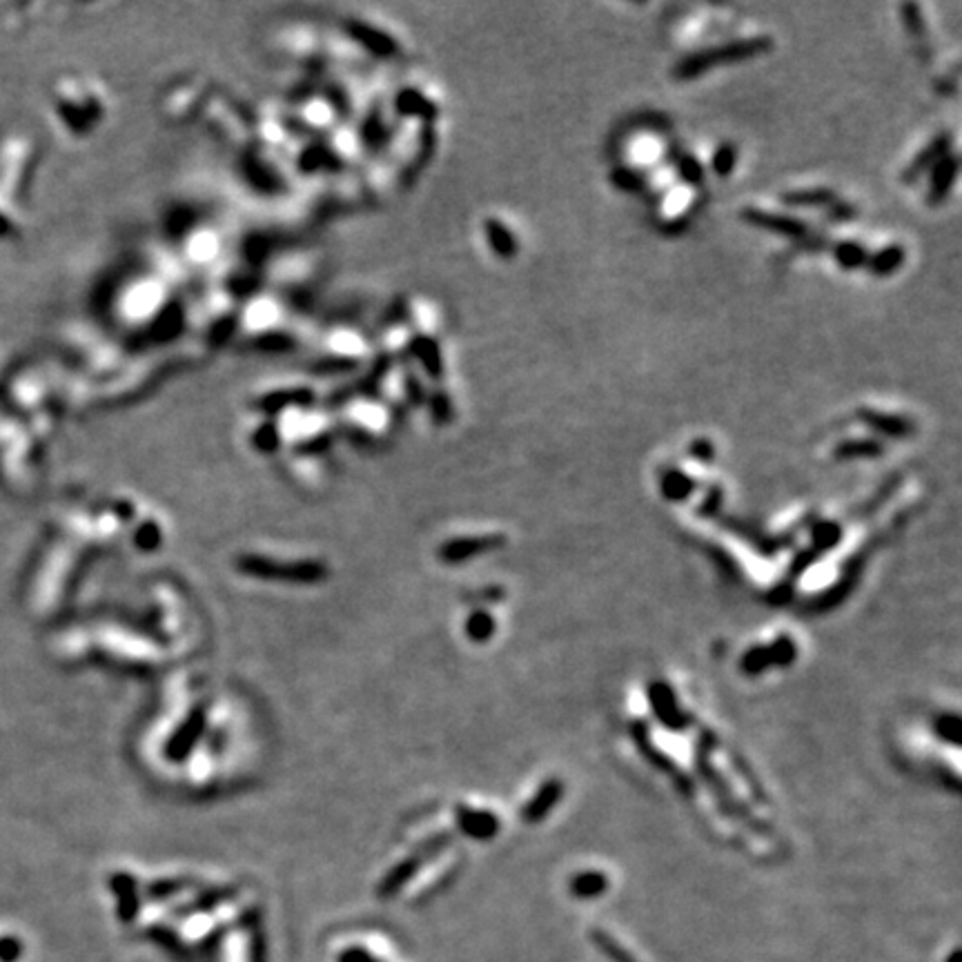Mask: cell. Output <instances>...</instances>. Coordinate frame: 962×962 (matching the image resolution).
<instances>
[{"instance_id": "cell-18", "label": "cell", "mask_w": 962, "mask_h": 962, "mask_svg": "<svg viewBox=\"0 0 962 962\" xmlns=\"http://www.w3.org/2000/svg\"><path fill=\"white\" fill-rule=\"evenodd\" d=\"M609 889V877L601 871H579L571 880V894L582 900L600 898Z\"/></svg>"}, {"instance_id": "cell-6", "label": "cell", "mask_w": 962, "mask_h": 962, "mask_svg": "<svg viewBox=\"0 0 962 962\" xmlns=\"http://www.w3.org/2000/svg\"><path fill=\"white\" fill-rule=\"evenodd\" d=\"M951 147H954V132H951V129H942V132H938L931 141L924 145L918 154H915L913 161L909 163L907 170L903 172V183H907V185L918 183V181L922 179V176L927 174V172L931 170L938 161H940V158H945L947 154H951Z\"/></svg>"}, {"instance_id": "cell-25", "label": "cell", "mask_w": 962, "mask_h": 962, "mask_svg": "<svg viewBox=\"0 0 962 962\" xmlns=\"http://www.w3.org/2000/svg\"><path fill=\"white\" fill-rule=\"evenodd\" d=\"M737 156H740V152H737V145L735 143H722L720 147L713 152V158H711V170L716 172L720 179H726V176H731L733 172H735L737 167Z\"/></svg>"}, {"instance_id": "cell-2", "label": "cell", "mask_w": 962, "mask_h": 962, "mask_svg": "<svg viewBox=\"0 0 962 962\" xmlns=\"http://www.w3.org/2000/svg\"><path fill=\"white\" fill-rule=\"evenodd\" d=\"M716 746H717L716 733L708 731V728H702L698 735V744H695L693 758H695V767H698L699 778H702L704 782L708 784V788L716 793L717 809H720L724 815H728V818H737L740 822H744L749 829L758 831V833H762V835H769L770 826L764 824V822H760V818H755V815L751 814L749 806H744L740 800H737L733 788L724 782L720 770L713 767L711 753L716 751Z\"/></svg>"}, {"instance_id": "cell-20", "label": "cell", "mask_w": 962, "mask_h": 962, "mask_svg": "<svg viewBox=\"0 0 962 962\" xmlns=\"http://www.w3.org/2000/svg\"><path fill=\"white\" fill-rule=\"evenodd\" d=\"M461 818V826H464L466 831H468L470 835H475V838H493L494 833L499 831V822L497 818H494L493 814H481V811H461L459 814Z\"/></svg>"}, {"instance_id": "cell-14", "label": "cell", "mask_w": 962, "mask_h": 962, "mask_svg": "<svg viewBox=\"0 0 962 962\" xmlns=\"http://www.w3.org/2000/svg\"><path fill=\"white\" fill-rule=\"evenodd\" d=\"M502 535H485V537H473V539H457L450 541L448 546H443V555L450 562H461V559H468L473 555L485 553V550H494L503 544Z\"/></svg>"}, {"instance_id": "cell-4", "label": "cell", "mask_w": 962, "mask_h": 962, "mask_svg": "<svg viewBox=\"0 0 962 962\" xmlns=\"http://www.w3.org/2000/svg\"><path fill=\"white\" fill-rule=\"evenodd\" d=\"M648 704H651L655 717L664 724L669 731L684 733L693 724V717L686 711H681L680 702L675 698V690L666 681H653L648 686Z\"/></svg>"}, {"instance_id": "cell-31", "label": "cell", "mask_w": 962, "mask_h": 962, "mask_svg": "<svg viewBox=\"0 0 962 962\" xmlns=\"http://www.w3.org/2000/svg\"><path fill=\"white\" fill-rule=\"evenodd\" d=\"M493 630H494V622L488 613H477L470 618L468 633L473 635L475 639H481V642H484V639H488L490 635H493Z\"/></svg>"}, {"instance_id": "cell-21", "label": "cell", "mask_w": 962, "mask_h": 962, "mask_svg": "<svg viewBox=\"0 0 962 962\" xmlns=\"http://www.w3.org/2000/svg\"><path fill=\"white\" fill-rule=\"evenodd\" d=\"M675 172L681 179V183L690 185V188H699V185L704 183V179H707V170H704L699 158L693 156V154H680L675 161Z\"/></svg>"}, {"instance_id": "cell-29", "label": "cell", "mask_w": 962, "mask_h": 962, "mask_svg": "<svg viewBox=\"0 0 962 962\" xmlns=\"http://www.w3.org/2000/svg\"><path fill=\"white\" fill-rule=\"evenodd\" d=\"M900 16H903V25H904V30H907V34L913 36V39H922L924 21H922V13H920V4H915V3L903 4V7H900Z\"/></svg>"}, {"instance_id": "cell-12", "label": "cell", "mask_w": 962, "mask_h": 962, "mask_svg": "<svg viewBox=\"0 0 962 962\" xmlns=\"http://www.w3.org/2000/svg\"><path fill=\"white\" fill-rule=\"evenodd\" d=\"M698 490V479L693 475H689L681 468H669L662 473L660 477V493L666 502L671 503H681L686 499L693 497V493Z\"/></svg>"}, {"instance_id": "cell-27", "label": "cell", "mask_w": 962, "mask_h": 962, "mask_svg": "<svg viewBox=\"0 0 962 962\" xmlns=\"http://www.w3.org/2000/svg\"><path fill=\"white\" fill-rule=\"evenodd\" d=\"M933 728H936V735L940 737L942 742H949V744L960 746L962 722L956 713H945V716L938 717L936 724H933Z\"/></svg>"}, {"instance_id": "cell-28", "label": "cell", "mask_w": 962, "mask_h": 962, "mask_svg": "<svg viewBox=\"0 0 962 962\" xmlns=\"http://www.w3.org/2000/svg\"><path fill=\"white\" fill-rule=\"evenodd\" d=\"M722 503H724V488L722 485L713 484L707 488V494H704L702 503H699L698 512L702 517H707V520H717L720 517V511H722Z\"/></svg>"}, {"instance_id": "cell-13", "label": "cell", "mask_w": 962, "mask_h": 962, "mask_svg": "<svg viewBox=\"0 0 962 962\" xmlns=\"http://www.w3.org/2000/svg\"><path fill=\"white\" fill-rule=\"evenodd\" d=\"M886 452L885 443L880 439L873 437H858V439H844L838 446L833 448V457L840 461H851V459H877Z\"/></svg>"}, {"instance_id": "cell-22", "label": "cell", "mask_w": 962, "mask_h": 962, "mask_svg": "<svg viewBox=\"0 0 962 962\" xmlns=\"http://www.w3.org/2000/svg\"><path fill=\"white\" fill-rule=\"evenodd\" d=\"M610 183L626 194H637L646 188V176L628 165H619L610 172Z\"/></svg>"}, {"instance_id": "cell-11", "label": "cell", "mask_w": 962, "mask_h": 962, "mask_svg": "<svg viewBox=\"0 0 962 962\" xmlns=\"http://www.w3.org/2000/svg\"><path fill=\"white\" fill-rule=\"evenodd\" d=\"M904 261H907V250H904V245H900V243H891V245H885L877 252H873V254H868L865 268L868 270L871 277L886 279V277H894V274L903 268Z\"/></svg>"}, {"instance_id": "cell-33", "label": "cell", "mask_w": 962, "mask_h": 962, "mask_svg": "<svg viewBox=\"0 0 962 962\" xmlns=\"http://www.w3.org/2000/svg\"><path fill=\"white\" fill-rule=\"evenodd\" d=\"M793 592H796V583H791V582H787V579H782V582H779L778 586H775L773 591L769 592L767 600H769V604H773V606H784V604H788V601H791Z\"/></svg>"}, {"instance_id": "cell-19", "label": "cell", "mask_w": 962, "mask_h": 962, "mask_svg": "<svg viewBox=\"0 0 962 962\" xmlns=\"http://www.w3.org/2000/svg\"><path fill=\"white\" fill-rule=\"evenodd\" d=\"M831 254H833L835 263H838L842 270H847V272L865 268L867 259H868L867 247L858 241H840L838 245H833Z\"/></svg>"}, {"instance_id": "cell-24", "label": "cell", "mask_w": 962, "mask_h": 962, "mask_svg": "<svg viewBox=\"0 0 962 962\" xmlns=\"http://www.w3.org/2000/svg\"><path fill=\"white\" fill-rule=\"evenodd\" d=\"M770 664L778 666V669H788V666L796 664L797 660V646L793 642V637L788 635H779L775 637V642L769 646Z\"/></svg>"}, {"instance_id": "cell-9", "label": "cell", "mask_w": 962, "mask_h": 962, "mask_svg": "<svg viewBox=\"0 0 962 962\" xmlns=\"http://www.w3.org/2000/svg\"><path fill=\"white\" fill-rule=\"evenodd\" d=\"M564 796V782L559 778H548L539 788H537L535 796L530 797L529 805L524 806V820L529 824H539L544 822L546 815L559 805Z\"/></svg>"}, {"instance_id": "cell-1", "label": "cell", "mask_w": 962, "mask_h": 962, "mask_svg": "<svg viewBox=\"0 0 962 962\" xmlns=\"http://www.w3.org/2000/svg\"><path fill=\"white\" fill-rule=\"evenodd\" d=\"M770 48H773L770 36H753V39H737L731 40V43L716 45V48L693 51V54L677 60L671 76H673V81L680 83L695 81V78H702L704 74L722 67V65H737L744 63V60L758 58V56L770 51Z\"/></svg>"}, {"instance_id": "cell-3", "label": "cell", "mask_w": 962, "mask_h": 962, "mask_svg": "<svg viewBox=\"0 0 962 962\" xmlns=\"http://www.w3.org/2000/svg\"><path fill=\"white\" fill-rule=\"evenodd\" d=\"M630 735H633L635 744H637L639 753L644 755V760H646L648 764H651L653 769L662 770V773L671 775V778L675 779V787L680 788L684 796H690V793L695 791L693 782H690V778L686 773H681L680 769L675 767L673 760L669 758L666 753H662L660 749H655L651 742V733H648V722L646 720H635L633 724H630Z\"/></svg>"}, {"instance_id": "cell-26", "label": "cell", "mask_w": 962, "mask_h": 962, "mask_svg": "<svg viewBox=\"0 0 962 962\" xmlns=\"http://www.w3.org/2000/svg\"><path fill=\"white\" fill-rule=\"evenodd\" d=\"M731 760H733V767H735L737 773H740V778L744 779L746 787H749L751 796L755 797V802H758V805H769V796H767V791H764V788H762V784H760V779L755 778L753 770L749 769V764L744 762V758H742V755H737V753H733V755H731Z\"/></svg>"}, {"instance_id": "cell-10", "label": "cell", "mask_w": 962, "mask_h": 962, "mask_svg": "<svg viewBox=\"0 0 962 962\" xmlns=\"http://www.w3.org/2000/svg\"><path fill=\"white\" fill-rule=\"evenodd\" d=\"M484 235L488 241L490 252H493L497 259L511 261L515 259L517 252H520V241L515 239L511 227L502 221V218L488 217L484 221Z\"/></svg>"}, {"instance_id": "cell-17", "label": "cell", "mask_w": 962, "mask_h": 962, "mask_svg": "<svg viewBox=\"0 0 962 962\" xmlns=\"http://www.w3.org/2000/svg\"><path fill=\"white\" fill-rule=\"evenodd\" d=\"M842 535H844V529H842V524H838V521L815 520L814 526H811V548L820 555L829 553L831 548H835V546L840 544Z\"/></svg>"}, {"instance_id": "cell-16", "label": "cell", "mask_w": 962, "mask_h": 962, "mask_svg": "<svg viewBox=\"0 0 962 962\" xmlns=\"http://www.w3.org/2000/svg\"><path fill=\"white\" fill-rule=\"evenodd\" d=\"M903 479H904L903 473H894V475H889V477H886L885 481H882L880 488H877L876 493H873L871 497H868L867 502L862 503V506L856 511L858 520H867V517H871L873 512L880 511V508L885 506V503L889 502V499H894V494L898 493L900 488H903Z\"/></svg>"}, {"instance_id": "cell-23", "label": "cell", "mask_w": 962, "mask_h": 962, "mask_svg": "<svg viewBox=\"0 0 962 962\" xmlns=\"http://www.w3.org/2000/svg\"><path fill=\"white\" fill-rule=\"evenodd\" d=\"M769 669H773V664H770L769 646H764V644H758V646H751L749 651H746L744 655H742L740 671L744 675L758 677V675L767 673Z\"/></svg>"}, {"instance_id": "cell-5", "label": "cell", "mask_w": 962, "mask_h": 962, "mask_svg": "<svg viewBox=\"0 0 962 962\" xmlns=\"http://www.w3.org/2000/svg\"><path fill=\"white\" fill-rule=\"evenodd\" d=\"M740 217L742 221L749 223V226L760 227V230L770 232V235L782 236V239L802 241L809 235V226H806L805 221H800V218L796 217H787V214H775L758 208H744Z\"/></svg>"}, {"instance_id": "cell-7", "label": "cell", "mask_w": 962, "mask_h": 962, "mask_svg": "<svg viewBox=\"0 0 962 962\" xmlns=\"http://www.w3.org/2000/svg\"><path fill=\"white\" fill-rule=\"evenodd\" d=\"M958 172H960V158L958 154H947L945 158H940V161L936 163V165L929 170V190H927V196H924V200H927V205H931V208H936V205L945 203V199L949 196L951 188L956 185V181H958Z\"/></svg>"}, {"instance_id": "cell-30", "label": "cell", "mask_w": 962, "mask_h": 962, "mask_svg": "<svg viewBox=\"0 0 962 962\" xmlns=\"http://www.w3.org/2000/svg\"><path fill=\"white\" fill-rule=\"evenodd\" d=\"M689 457L690 459L699 461V464H711V461H716V457H717L716 443L707 437L693 439V441L689 443Z\"/></svg>"}, {"instance_id": "cell-32", "label": "cell", "mask_w": 962, "mask_h": 962, "mask_svg": "<svg viewBox=\"0 0 962 962\" xmlns=\"http://www.w3.org/2000/svg\"><path fill=\"white\" fill-rule=\"evenodd\" d=\"M826 218H829L831 223H847L858 218V209L853 208V205L842 203V200H835V203H831Z\"/></svg>"}, {"instance_id": "cell-8", "label": "cell", "mask_w": 962, "mask_h": 962, "mask_svg": "<svg viewBox=\"0 0 962 962\" xmlns=\"http://www.w3.org/2000/svg\"><path fill=\"white\" fill-rule=\"evenodd\" d=\"M858 419H860L867 428H871L873 432L882 434V437L909 439L915 434V422L913 419L904 417V414L880 413V410H873V408H860Z\"/></svg>"}, {"instance_id": "cell-15", "label": "cell", "mask_w": 962, "mask_h": 962, "mask_svg": "<svg viewBox=\"0 0 962 962\" xmlns=\"http://www.w3.org/2000/svg\"><path fill=\"white\" fill-rule=\"evenodd\" d=\"M779 200H782V205H788V208H826V205L838 200V194L831 188H806L784 192L779 196Z\"/></svg>"}]
</instances>
